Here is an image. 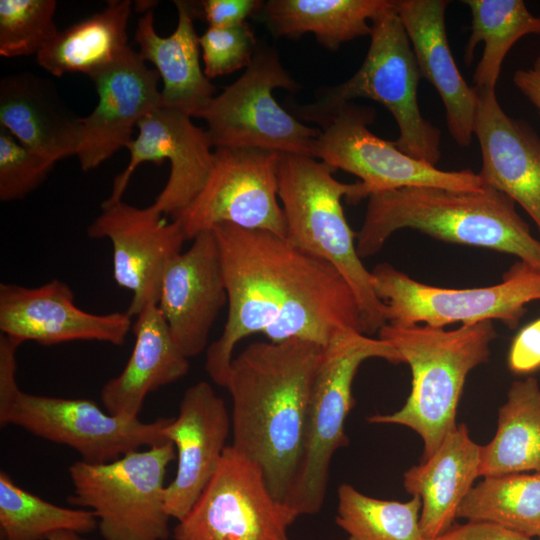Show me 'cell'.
Wrapping results in <instances>:
<instances>
[{
	"instance_id": "obj_13",
	"label": "cell",
	"mask_w": 540,
	"mask_h": 540,
	"mask_svg": "<svg viewBox=\"0 0 540 540\" xmlns=\"http://www.w3.org/2000/svg\"><path fill=\"white\" fill-rule=\"evenodd\" d=\"M280 153L256 148L218 147L207 182L176 220L186 240L221 223L286 236V220L278 202Z\"/></svg>"
},
{
	"instance_id": "obj_24",
	"label": "cell",
	"mask_w": 540,
	"mask_h": 540,
	"mask_svg": "<svg viewBox=\"0 0 540 540\" xmlns=\"http://www.w3.org/2000/svg\"><path fill=\"white\" fill-rule=\"evenodd\" d=\"M0 127L55 162L76 155L81 142V118L68 109L53 83L32 73L1 79Z\"/></svg>"
},
{
	"instance_id": "obj_6",
	"label": "cell",
	"mask_w": 540,
	"mask_h": 540,
	"mask_svg": "<svg viewBox=\"0 0 540 540\" xmlns=\"http://www.w3.org/2000/svg\"><path fill=\"white\" fill-rule=\"evenodd\" d=\"M364 61L348 80L326 88L317 101L296 110L300 118L323 127L356 98L382 104L394 117L399 136L394 144L405 154L436 166L441 132L422 115L417 89L422 78L411 42L392 5L371 21Z\"/></svg>"
},
{
	"instance_id": "obj_25",
	"label": "cell",
	"mask_w": 540,
	"mask_h": 540,
	"mask_svg": "<svg viewBox=\"0 0 540 540\" xmlns=\"http://www.w3.org/2000/svg\"><path fill=\"white\" fill-rule=\"evenodd\" d=\"M134 348L122 372L105 383L100 397L106 411L126 419L138 418L146 396L184 377L186 357L174 341L157 304H149L132 327Z\"/></svg>"
},
{
	"instance_id": "obj_22",
	"label": "cell",
	"mask_w": 540,
	"mask_h": 540,
	"mask_svg": "<svg viewBox=\"0 0 540 540\" xmlns=\"http://www.w3.org/2000/svg\"><path fill=\"white\" fill-rule=\"evenodd\" d=\"M446 0H393L411 42L422 78L437 90L445 107L448 131L467 147L474 135L477 91L462 77L449 46Z\"/></svg>"
},
{
	"instance_id": "obj_21",
	"label": "cell",
	"mask_w": 540,
	"mask_h": 540,
	"mask_svg": "<svg viewBox=\"0 0 540 540\" xmlns=\"http://www.w3.org/2000/svg\"><path fill=\"white\" fill-rule=\"evenodd\" d=\"M476 91L474 135L482 155L478 175L484 186L518 203L540 231V137L528 123L505 113L496 90Z\"/></svg>"
},
{
	"instance_id": "obj_9",
	"label": "cell",
	"mask_w": 540,
	"mask_h": 540,
	"mask_svg": "<svg viewBox=\"0 0 540 540\" xmlns=\"http://www.w3.org/2000/svg\"><path fill=\"white\" fill-rule=\"evenodd\" d=\"M372 283L384 305L387 324H424L435 328L460 322L499 320L514 329L526 305L540 300V269L516 262L498 284L468 289L442 288L412 279L388 263L375 266Z\"/></svg>"
},
{
	"instance_id": "obj_2",
	"label": "cell",
	"mask_w": 540,
	"mask_h": 540,
	"mask_svg": "<svg viewBox=\"0 0 540 540\" xmlns=\"http://www.w3.org/2000/svg\"><path fill=\"white\" fill-rule=\"evenodd\" d=\"M323 347L290 339L254 342L233 358L231 446L256 463L285 500L298 471L313 380Z\"/></svg>"
},
{
	"instance_id": "obj_26",
	"label": "cell",
	"mask_w": 540,
	"mask_h": 540,
	"mask_svg": "<svg viewBox=\"0 0 540 540\" xmlns=\"http://www.w3.org/2000/svg\"><path fill=\"white\" fill-rule=\"evenodd\" d=\"M482 446L458 425L434 454L404 473V487L421 499L420 527L426 540H434L457 518L460 504L480 476Z\"/></svg>"
},
{
	"instance_id": "obj_43",
	"label": "cell",
	"mask_w": 540,
	"mask_h": 540,
	"mask_svg": "<svg viewBox=\"0 0 540 540\" xmlns=\"http://www.w3.org/2000/svg\"><path fill=\"white\" fill-rule=\"evenodd\" d=\"M538 540H540V538Z\"/></svg>"
},
{
	"instance_id": "obj_16",
	"label": "cell",
	"mask_w": 540,
	"mask_h": 540,
	"mask_svg": "<svg viewBox=\"0 0 540 540\" xmlns=\"http://www.w3.org/2000/svg\"><path fill=\"white\" fill-rule=\"evenodd\" d=\"M138 135L126 146L129 162L116 176L105 201L122 200L136 168L148 161L170 164L168 180L152 205L173 219L188 207L205 186L213 166L212 143L206 130L179 110L159 107L137 124Z\"/></svg>"
},
{
	"instance_id": "obj_33",
	"label": "cell",
	"mask_w": 540,
	"mask_h": 540,
	"mask_svg": "<svg viewBox=\"0 0 540 540\" xmlns=\"http://www.w3.org/2000/svg\"><path fill=\"white\" fill-rule=\"evenodd\" d=\"M421 499L407 502L367 496L350 484L338 488L337 525L347 540H426L420 527Z\"/></svg>"
},
{
	"instance_id": "obj_5",
	"label": "cell",
	"mask_w": 540,
	"mask_h": 540,
	"mask_svg": "<svg viewBox=\"0 0 540 540\" xmlns=\"http://www.w3.org/2000/svg\"><path fill=\"white\" fill-rule=\"evenodd\" d=\"M379 338L391 344L412 372L410 395L392 414H377L370 423L399 424L423 441L421 462L430 458L456 425L457 405L469 372L485 363L496 338L492 321L454 330L428 325H384Z\"/></svg>"
},
{
	"instance_id": "obj_8",
	"label": "cell",
	"mask_w": 540,
	"mask_h": 540,
	"mask_svg": "<svg viewBox=\"0 0 540 540\" xmlns=\"http://www.w3.org/2000/svg\"><path fill=\"white\" fill-rule=\"evenodd\" d=\"M175 459L167 441L107 463L76 461L68 469L73 485L68 501L95 515L104 540H166L171 517L164 480Z\"/></svg>"
},
{
	"instance_id": "obj_15",
	"label": "cell",
	"mask_w": 540,
	"mask_h": 540,
	"mask_svg": "<svg viewBox=\"0 0 540 540\" xmlns=\"http://www.w3.org/2000/svg\"><path fill=\"white\" fill-rule=\"evenodd\" d=\"M91 239H109L113 248V278L132 292L127 313L137 316L158 304L163 275L186 241L181 225L151 204L138 208L123 200L104 201L101 213L87 228Z\"/></svg>"
},
{
	"instance_id": "obj_30",
	"label": "cell",
	"mask_w": 540,
	"mask_h": 540,
	"mask_svg": "<svg viewBox=\"0 0 540 540\" xmlns=\"http://www.w3.org/2000/svg\"><path fill=\"white\" fill-rule=\"evenodd\" d=\"M471 13V34L464 59L470 64L478 43H484L482 57L473 75L476 89L496 90L503 61L522 37L540 35V17L533 15L522 0H464Z\"/></svg>"
},
{
	"instance_id": "obj_18",
	"label": "cell",
	"mask_w": 540,
	"mask_h": 540,
	"mask_svg": "<svg viewBox=\"0 0 540 540\" xmlns=\"http://www.w3.org/2000/svg\"><path fill=\"white\" fill-rule=\"evenodd\" d=\"M98 95L93 111L81 118L76 156L81 169L101 165L132 140L134 126L162 106L159 75L128 46L111 64L90 76Z\"/></svg>"
},
{
	"instance_id": "obj_1",
	"label": "cell",
	"mask_w": 540,
	"mask_h": 540,
	"mask_svg": "<svg viewBox=\"0 0 540 540\" xmlns=\"http://www.w3.org/2000/svg\"><path fill=\"white\" fill-rule=\"evenodd\" d=\"M212 231L228 298L223 332L206 350L205 370L215 384L226 387L234 349L249 335L324 347L342 330L364 333L356 297L329 262L269 231L230 223Z\"/></svg>"
},
{
	"instance_id": "obj_27",
	"label": "cell",
	"mask_w": 540,
	"mask_h": 540,
	"mask_svg": "<svg viewBox=\"0 0 540 540\" xmlns=\"http://www.w3.org/2000/svg\"><path fill=\"white\" fill-rule=\"evenodd\" d=\"M393 0H269L260 11L276 37L312 33L325 48L336 51L348 41L370 36L372 21Z\"/></svg>"
},
{
	"instance_id": "obj_12",
	"label": "cell",
	"mask_w": 540,
	"mask_h": 540,
	"mask_svg": "<svg viewBox=\"0 0 540 540\" xmlns=\"http://www.w3.org/2000/svg\"><path fill=\"white\" fill-rule=\"evenodd\" d=\"M297 517L272 494L260 467L230 445L173 539L288 540Z\"/></svg>"
},
{
	"instance_id": "obj_31",
	"label": "cell",
	"mask_w": 540,
	"mask_h": 540,
	"mask_svg": "<svg viewBox=\"0 0 540 540\" xmlns=\"http://www.w3.org/2000/svg\"><path fill=\"white\" fill-rule=\"evenodd\" d=\"M456 517L540 538V472L484 477L466 495Z\"/></svg>"
},
{
	"instance_id": "obj_11",
	"label": "cell",
	"mask_w": 540,
	"mask_h": 540,
	"mask_svg": "<svg viewBox=\"0 0 540 540\" xmlns=\"http://www.w3.org/2000/svg\"><path fill=\"white\" fill-rule=\"evenodd\" d=\"M376 111L370 106L348 103L321 127L312 157L360 179L368 198L371 194L402 187L431 186L477 191L484 188L471 170L444 171L415 159L371 132Z\"/></svg>"
},
{
	"instance_id": "obj_7",
	"label": "cell",
	"mask_w": 540,
	"mask_h": 540,
	"mask_svg": "<svg viewBox=\"0 0 540 540\" xmlns=\"http://www.w3.org/2000/svg\"><path fill=\"white\" fill-rule=\"evenodd\" d=\"M380 358L403 363L388 342L346 329L322 349L312 384L302 455L285 504L298 516L320 511L335 452L348 444L345 420L353 407L352 385L360 365Z\"/></svg>"
},
{
	"instance_id": "obj_38",
	"label": "cell",
	"mask_w": 540,
	"mask_h": 540,
	"mask_svg": "<svg viewBox=\"0 0 540 540\" xmlns=\"http://www.w3.org/2000/svg\"><path fill=\"white\" fill-rule=\"evenodd\" d=\"M508 366L515 374H530L540 369V318L524 326L514 337Z\"/></svg>"
},
{
	"instance_id": "obj_14",
	"label": "cell",
	"mask_w": 540,
	"mask_h": 540,
	"mask_svg": "<svg viewBox=\"0 0 540 540\" xmlns=\"http://www.w3.org/2000/svg\"><path fill=\"white\" fill-rule=\"evenodd\" d=\"M169 418L142 422L104 412L85 398H61L20 392L3 427L11 424L45 440L68 446L82 460L101 464L140 447L168 440L163 429Z\"/></svg>"
},
{
	"instance_id": "obj_42",
	"label": "cell",
	"mask_w": 540,
	"mask_h": 540,
	"mask_svg": "<svg viewBox=\"0 0 540 540\" xmlns=\"http://www.w3.org/2000/svg\"><path fill=\"white\" fill-rule=\"evenodd\" d=\"M81 535L72 531H60L52 534L47 540H88Z\"/></svg>"
},
{
	"instance_id": "obj_39",
	"label": "cell",
	"mask_w": 540,
	"mask_h": 540,
	"mask_svg": "<svg viewBox=\"0 0 540 540\" xmlns=\"http://www.w3.org/2000/svg\"><path fill=\"white\" fill-rule=\"evenodd\" d=\"M20 345L0 333V425L3 427L9 411L21 390L16 382V351Z\"/></svg>"
},
{
	"instance_id": "obj_32",
	"label": "cell",
	"mask_w": 540,
	"mask_h": 540,
	"mask_svg": "<svg viewBox=\"0 0 540 540\" xmlns=\"http://www.w3.org/2000/svg\"><path fill=\"white\" fill-rule=\"evenodd\" d=\"M98 527L90 510L55 505L0 472V540H47L60 531L85 534Z\"/></svg>"
},
{
	"instance_id": "obj_3",
	"label": "cell",
	"mask_w": 540,
	"mask_h": 540,
	"mask_svg": "<svg viewBox=\"0 0 540 540\" xmlns=\"http://www.w3.org/2000/svg\"><path fill=\"white\" fill-rule=\"evenodd\" d=\"M404 228L515 255L540 269V240L517 213L515 202L488 186L477 191L411 186L371 194L356 233L359 257L377 254L395 231Z\"/></svg>"
},
{
	"instance_id": "obj_37",
	"label": "cell",
	"mask_w": 540,
	"mask_h": 540,
	"mask_svg": "<svg viewBox=\"0 0 540 540\" xmlns=\"http://www.w3.org/2000/svg\"><path fill=\"white\" fill-rule=\"evenodd\" d=\"M198 13L209 27L222 28L237 26L261 11L264 2L260 0H204L195 2Z\"/></svg>"
},
{
	"instance_id": "obj_29",
	"label": "cell",
	"mask_w": 540,
	"mask_h": 540,
	"mask_svg": "<svg viewBox=\"0 0 540 540\" xmlns=\"http://www.w3.org/2000/svg\"><path fill=\"white\" fill-rule=\"evenodd\" d=\"M529 472H540V386L534 377L512 383L480 465L482 477Z\"/></svg>"
},
{
	"instance_id": "obj_19",
	"label": "cell",
	"mask_w": 540,
	"mask_h": 540,
	"mask_svg": "<svg viewBox=\"0 0 540 540\" xmlns=\"http://www.w3.org/2000/svg\"><path fill=\"white\" fill-rule=\"evenodd\" d=\"M231 430L224 400L200 381L183 394L177 417L169 418L163 433L176 451L174 479L165 487L171 518L182 520L217 471Z\"/></svg>"
},
{
	"instance_id": "obj_10",
	"label": "cell",
	"mask_w": 540,
	"mask_h": 540,
	"mask_svg": "<svg viewBox=\"0 0 540 540\" xmlns=\"http://www.w3.org/2000/svg\"><path fill=\"white\" fill-rule=\"evenodd\" d=\"M277 51L258 45L245 72L199 114L214 148H256L312 157L320 130L300 122L282 107L273 90L296 91Z\"/></svg>"
},
{
	"instance_id": "obj_35",
	"label": "cell",
	"mask_w": 540,
	"mask_h": 540,
	"mask_svg": "<svg viewBox=\"0 0 540 540\" xmlns=\"http://www.w3.org/2000/svg\"><path fill=\"white\" fill-rule=\"evenodd\" d=\"M55 161L21 144L0 127V199L24 198L41 185Z\"/></svg>"
},
{
	"instance_id": "obj_36",
	"label": "cell",
	"mask_w": 540,
	"mask_h": 540,
	"mask_svg": "<svg viewBox=\"0 0 540 540\" xmlns=\"http://www.w3.org/2000/svg\"><path fill=\"white\" fill-rule=\"evenodd\" d=\"M199 44L208 79L247 68L259 45L247 22L232 27H208L199 36Z\"/></svg>"
},
{
	"instance_id": "obj_28",
	"label": "cell",
	"mask_w": 540,
	"mask_h": 540,
	"mask_svg": "<svg viewBox=\"0 0 540 540\" xmlns=\"http://www.w3.org/2000/svg\"><path fill=\"white\" fill-rule=\"evenodd\" d=\"M131 8L130 0H111L102 11L59 31L36 55L38 65L57 77L75 72L90 77L129 46Z\"/></svg>"
},
{
	"instance_id": "obj_4",
	"label": "cell",
	"mask_w": 540,
	"mask_h": 540,
	"mask_svg": "<svg viewBox=\"0 0 540 540\" xmlns=\"http://www.w3.org/2000/svg\"><path fill=\"white\" fill-rule=\"evenodd\" d=\"M337 170L313 157L280 154L277 166L278 198L286 220L285 239L300 250L333 265L352 289L362 316L364 334L387 324L384 305L377 297L371 271L356 249L341 200L355 204L367 198L360 181L342 183Z\"/></svg>"
},
{
	"instance_id": "obj_17",
	"label": "cell",
	"mask_w": 540,
	"mask_h": 540,
	"mask_svg": "<svg viewBox=\"0 0 540 540\" xmlns=\"http://www.w3.org/2000/svg\"><path fill=\"white\" fill-rule=\"evenodd\" d=\"M132 327L127 312L94 314L79 308L71 287L59 279L37 287L0 284V332L19 345L99 341L120 346Z\"/></svg>"
},
{
	"instance_id": "obj_34",
	"label": "cell",
	"mask_w": 540,
	"mask_h": 540,
	"mask_svg": "<svg viewBox=\"0 0 540 540\" xmlns=\"http://www.w3.org/2000/svg\"><path fill=\"white\" fill-rule=\"evenodd\" d=\"M55 0H0V55H37L59 32Z\"/></svg>"
},
{
	"instance_id": "obj_41",
	"label": "cell",
	"mask_w": 540,
	"mask_h": 540,
	"mask_svg": "<svg viewBox=\"0 0 540 540\" xmlns=\"http://www.w3.org/2000/svg\"><path fill=\"white\" fill-rule=\"evenodd\" d=\"M513 83L540 114V54L529 68L514 72Z\"/></svg>"
},
{
	"instance_id": "obj_40",
	"label": "cell",
	"mask_w": 540,
	"mask_h": 540,
	"mask_svg": "<svg viewBox=\"0 0 540 540\" xmlns=\"http://www.w3.org/2000/svg\"><path fill=\"white\" fill-rule=\"evenodd\" d=\"M434 540H532L523 534L486 521L453 524Z\"/></svg>"
},
{
	"instance_id": "obj_20",
	"label": "cell",
	"mask_w": 540,
	"mask_h": 540,
	"mask_svg": "<svg viewBox=\"0 0 540 540\" xmlns=\"http://www.w3.org/2000/svg\"><path fill=\"white\" fill-rule=\"evenodd\" d=\"M227 300L216 236L213 231L202 232L168 265L157 304L186 357L205 350L210 330Z\"/></svg>"
},
{
	"instance_id": "obj_23",
	"label": "cell",
	"mask_w": 540,
	"mask_h": 540,
	"mask_svg": "<svg viewBox=\"0 0 540 540\" xmlns=\"http://www.w3.org/2000/svg\"><path fill=\"white\" fill-rule=\"evenodd\" d=\"M178 21L172 34L163 37L154 26L153 9L138 19L135 41L139 55L155 66L163 81L162 106L198 118L216 96L200 65L199 36L194 27L195 2L175 0Z\"/></svg>"
}]
</instances>
